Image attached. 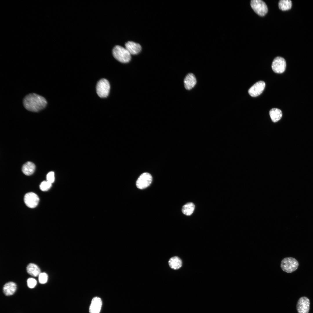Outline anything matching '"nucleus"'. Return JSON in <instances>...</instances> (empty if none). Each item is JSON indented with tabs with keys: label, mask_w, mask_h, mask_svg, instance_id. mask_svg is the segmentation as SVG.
Segmentation results:
<instances>
[{
	"label": "nucleus",
	"mask_w": 313,
	"mask_h": 313,
	"mask_svg": "<svg viewBox=\"0 0 313 313\" xmlns=\"http://www.w3.org/2000/svg\"><path fill=\"white\" fill-rule=\"evenodd\" d=\"M286 62L283 57H277L274 59L272 65V69L274 72L277 73H282L285 70Z\"/></svg>",
	"instance_id": "obj_7"
},
{
	"label": "nucleus",
	"mask_w": 313,
	"mask_h": 313,
	"mask_svg": "<svg viewBox=\"0 0 313 313\" xmlns=\"http://www.w3.org/2000/svg\"><path fill=\"white\" fill-rule=\"evenodd\" d=\"M279 8L282 10L286 11L290 9L292 6V2L290 0H281L278 3Z\"/></svg>",
	"instance_id": "obj_20"
},
{
	"label": "nucleus",
	"mask_w": 313,
	"mask_h": 313,
	"mask_svg": "<svg viewBox=\"0 0 313 313\" xmlns=\"http://www.w3.org/2000/svg\"><path fill=\"white\" fill-rule=\"evenodd\" d=\"M195 208V205L192 202H188L185 204L182 208V212L185 215L190 216L193 213Z\"/></svg>",
	"instance_id": "obj_19"
},
{
	"label": "nucleus",
	"mask_w": 313,
	"mask_h": 313,
	"mask_svg": "<svg viewBox=\"0 0 313 313\" xmlns=\"http://www.w3.org/2000/svg\"><path fill=\"white\" fill-rule=\"evenodd\" d=\"M110 88V85L109 81L105 79H101L97 82V93L100 97H106L109 95Z\"/></svg>",
	"instance_id": "obj_4"
},
{
	"label": "nucleus",
	"mask_w": 313,
	"mask_h": 313,
	"mask_svg": "<svg viewBox=\"0 0 313 313\" xmlns=\"http://www.w3.org/2000/svg\"><path fill=\"white\" fill-rule=\"evenodd\" d=\"M48 276L45 272L40 273L39 275V281L40 283L43 284L47 282Z\"/></svg>",
	"instance_id": "obj_22"
},
{
	"label": "nucleus",
	"mask_w": 313,
	"mask_h": 313,
	"mask_svg": "<svg viewBox=\"0 0 313 313\" xmlns=\"http://www.w3.org/2000/svg\"><path fill=\"white\" fill-rule=\"evenodd\" d=\"M310 308V301L305 296L300 297L297 301L296 305L298 313H308Z\"/></svg>",
	"instance_id": "obj_8"
},
{
	"label": "nucleus",
	"mask_w": 313,
	"mask_h": 313,
	"mask_svg": "<svg viewBox=\"0 0 313 313\" xmlns=\"http://www.w3.org/2000/svg\"><path fill=\"white\" fill-rule=\"evenodd\" d=\"M114 57L122 63L129 62L131 59L130 54L125 48L119 45L115 46L112 50Z\"/></svg>",
	"instance_id": "obj_2"
},
{
	"label": "nucleus",
	"mask_w": 313,
	"mask_h": 313,
	"mask_svg": "<svg viewBox=\"0 0 313 313\" xmlns=\"http://www.w3.org/2000/svg\"><path fill=\"white\" fill-rule=\"evenodd\" d=\"M265 83L263 81H259L252 85L248 90V93L252 97H256L261 94L265 87Z\"/></svg>",
	"instance_id": "obj_10"
},
{
	"label": "nucleus",
	"mask_w": 313,
	"mask_h": 313,
	"mask_svg": "<svg viewBox=\"0 0 313 313\" xmlns=\"http://www.w3.org/2000/svg\"><path fill=\"white\" fill-rule=\"evenodd\" d=\"M170 267L172 269L177 270L180 268L182 265V261L178 257L174 256L171 258L168 261Z\"/></svg>",
	"instance_id": "obj_18"
},
{
	"label": "nucleus",
	"mask_w": 313,
	"mask_h": 313,
	"mask_svg": "<svg viewBox=\"0 0 313 313\" xmlns=\"http://www.w3.org/2000/svg\"><path fill=\"white\" fill-rule=\"evenodd\" d=\"M269 114L272 121L274 122H276L281 118L282 113L280 110L274 108L270 110Z\"/></svg>",
	"instance_id": "obj_16"
},
{
	"label": "nucleus",
	"mask_w": 313,
	"mask_h": 313,
	"mask_svg": "<svg viewBox=\"0 0 313 313\" xmlns=\"http://www.w3.org/2000/svg\"><path fill=\"white\" fill-rule=\"evenodd\" d=\"M17 285L13 282H9L6 283L3 287V291L4 294L7 296L13 294L16 291Z\"/></svg>",
	"instance_id": "obj_14"
},
{
	"label": "nucleus",
	"mask_w": 313,
	"mask_h": 313,
	"mask_svg": "<svg viewBox=\"0 0 313 313\" xmlns=\"http://www.w3.org/2000/svg\"><path fill=\"white\" fill-rule=\"evenodd\" d=\"M152 181L151 175L148 173L144 172L141 174L138 179L136 185L139 189H144L150 185Z\"/></svg>",
	"instance_id": "obj_6"
},
{
	"label": "nucleus",
	"mask_w": 313,
	"mask_h": 313,
	"mask_svg": "<svg viewBox=\"0 0 313 313\" xmlns=\"http://www.w3.org/2000/svg\"><path fill=\"white\" fill-rule=\"evenodd\" d=\"M125 48L131 54L136 55L141 51V47L139 43L132 41H128L125 44Z\"/></svg>",
	"instance_id": "obj_11"
},
{
	"label": "nucleus",
	"mask_w": 313,
	"mask_h": 313,
	"mask_svg": "<svg viewBox=\"0 0 313 313\" xmlns=\"http://www.w3.org/2000/svg\"><path fill=\"white\" fill-rule=\"evenodd\" d=\"M23 103L28 110L37 112L44 109L47 105V101L43 97L34 93L26 95L24 98Z\"/></svg>",
	"instance_id": "obj_1"
},
{
	"label": "nucleus",
	"mask_w": 313,
	"mask_h": 313,
	"mask_svg": "<svg viewBox=\"0 0 313 313\" xmlns=\"http://www.w3.org/2000/svg\"><path fill=\"white\" fill-rule=\"evenodd\" d=\"M35 169V164L32 162L28 161L23 165L22 170L23 172L26 175H30L33 173Z\"/></svg>",
	"instance_id": "obj_15"
},
{
	"label": "nucleus",
	"mask_w": 313,
	"mask_h": 313,
	"mask_svg": "<svg viewBox=\"0 0 313 313\" xmlns=\"http://www.w3.org/2000/svg\"><path fill=\"white\" fill-rule=\"evenodd\" d=\"M47 181L51 183H53L54 181V173L51 171L49 172L46 176Z\"/></svg>",
	"instance_id": "obj_24"
},
{
	"label": "nucleus",
	"mask_w": 313,
	"mask_h": 313,
	"mask_svg": "<svg viewBox=\"0 0 313 313\" xmlns=\"http://www.w3.org/2000/svg\"><path fill=\"white\" fill-rule=\"evenodd\" d=\"M102 305L101 299L98 297H94L92 300L89 308L90 313H99Z\"/></svg>",
	"instance_id": "obj_12"
},
{
	"label": "nucleus",
	"mask_w": 313,
	"mask_h": 313,
	"mask_svg": "<svg viewBox=\"0 0 313 313\" xmlns=\"http://www.w3.org/2000/svg\"><path fill=\"white\" fill-rule=\"evenodd\" d=\"M27 283L28 287L30 288H32L36 285L37 282L35 279L31 278L28 279Z\"/></svg>",
	"instance_id": "obj_23"
},
{
	"label": "nucleus",
	"mask_w": 313,
	"mask_h": 313,
	"mask_svg": "<svg viewBox=\"0 0 313 313\" xmlns=\"http://www.w3.org/2000/svg\"><path fill=\"white\" fill-rule=\"evenodd\" d=\"M299 266L298 261L295 258L291 257L283 258L281 261L280 265L282 270L288 273H291L295 271Z\"/></svg>",
	"instance_id": "obj_3"
},
{
	"label": "nucleus",
	"mask_w": 313,
	"mask_h": 313,
	"mask_svg": "<svg viewBox=\"0 0 313 313\" xmlns=\"http://www.w3.org/2000/svg\"><path fill=\"white\" fill-rule=\"evenodd\" d=\"M26 270L29 274L34 276H37L41 273L39 267L33 263H30L28 265Z\"/></svg>",
	"instance_id": "obj_17"
},
{
	"label": "nucleus",
	"mask_w": 313,
	"mask_h": 313,
	"mask_svg": "<svg viewBox=\"0 0 313 313\" xmlns=\"http://www.w3.org/2000/svg\"><path fill=\"white\" fill-rule=\"evenodd\" d=\"M185 88L189 90L193 88L196 83V80L194 75L192 73H189L185 76L184 80Z\"/></svg>",
	"instance_id": "obj_13"
},
{
	"label": "nucleus",
	"mask_w": 313,
	"mask_h": 313,
	"mask_svg": "<svg viewBox=\"0 0 313 313\" xmlns=\"http://www.w3.org/2000/svg\"><path fill=\"white\" fill-rule=\"evenodd\" d=\"M250 5L254 12L259 16H263L267 12V6L262 0H252L250 2Z\"/></svg>",
	"instance_id": "obj_5"
},
{
	"label": "nucleus",
	"mask_w": 313,
	"mask_h": 313,
	"mask_svg": "<svg viewBox=\"0 0 313 313\" xmlns=\"http://www.w3.org/2000/svg\"><path fill=\"white\" fill-rule=\"evenodd\" d=\"M52 186V183L48 181H43L40 185V189L42 191H45L48 190Z\"/></svg>",
	"instance_id": "obj_21"
},
{
	"label": "nucleus",
	"mask_w": 313,
	"mask_h": 313,
	"mask_svg": "<svg viewBox=\"0 0 313 313\" xmlns=\"http://www.w3.org/2000/svg\"><path fill=\"white\" fill-rule=\"evenodd\" d=\"M39 201V197L34 193H26L24 197V201L26 205L30 208H34L38 205Z\"/></svg>",
	"instance_id": "obj_9"
}]
</instances>
